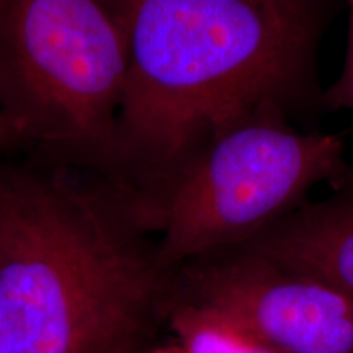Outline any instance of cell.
Returning a JSON list of instances; mask_svg holds the SVG:
<instances>
[{
	"label": "cell",
	"instance_id": "obj_1",
	"mask_svg": "<svg viewBox=\"0 0 353 353\" xmlns=\"http://www.w3.org/2000/svg\"><path fill=\"white\" fill-rule=\"evenodd\" d=\"M126 39L113 182L145 221L210 143L316 92L332 0H107Z\"/></svg>",
	"mask_w": 353,
	"mask_h": 353
},
{
	"label": "cell",
	"instance_id": "obj_2",
	"mask_svg": "<svg viewBox=\"0 0 353 353\" xmlns=\"http://www.w3.org/2000/svg\"><path fill=\"white\" fill-rule=\"evenodd\" d=\"M148 231L99 172H0V353L134 352L170 280Z\"/></svg>",
	"mask_w": 353,
	"mask_h": 353
},
{
	"label": "cell",
	"instance_id": "obj_3",
	"mask_svg": "<svg viewBox=\"0 0 353 353\" xmlns=\"http://www.w3.org/2000/svg\"><path fill=\"white\" fill-rule=\"evenodd\" d=\"M126 39L107 0H3L0 113L50 161L113 182Z\"/></svg>",
	"mask_w": 353,
	"mask_h": 353
},
{
	"label": "cell",
	"instance_id": "obj_4",
	"mask_svg": "<svg viewBox=\"0 0 353 353\" xmlns=\"http://www.w3.org/2000/svg\"><path fill=\"white\" fill-rule=\"evenodd\" d=\"M341 136L301 132L288 117L262 114L206 145L149 214L161 234L157 257L172 273L252 241L306 200L322 182L347 175Z\"/></svg>",
	"mask_w": 353,
	"mask_h": 353
},
{
	"label": "cell",
	"instance_id": "obj_5",
	"mask_svg": "<svg viewBox=\"0 0 353 353\" xmlns=\"http://www.w3.org/2000/svg\"><path fill=\"white\" fill-rule=\"evenodd\" d=\"M175 270L174 294L236 317L283 353H353V301L316 278L244 249Z\"/></svg>",
	"mask_w": 353,
	"mask_h": 353
},
{
	"label": "cell",
	"instance_id": "obj_6",
	"mask_svg": "<svg viewBox=\"0 0 353 353\" xmlns=\"http://www.w3.org/2000/svg\"><path fill=\"white\" fill-rule=\"evenodd\" d=\"M334 188V195L303 203L236 249L316 278L353 301V170Z\"/></svg>",
	"mask_w": 353,
	"mask_h": 353
},
{
	"label": "cell",
	"instance_id": "obj_7",
	"mask_svg": "<svg viewBox=\"0 0 353 353\" xmlns=\"http://www.w3.org/2000/svg\"><path fill=\"white\" fill-rule=\"evenodd\" d=\"M165 296L170 327L185 353H283L236 317L192 301Z\"/></svg>",
	"mask_w": 353,
	"mask_h": 353
},
{
	"label": "cell",
	"instance_id": "obj_8",
	"mask_svg": "<svg viewBox=\"0 0 353 353\" xmlns=\"http://www.w3.org/2000/svg\"><path fill=\"white\" fill-rule=\"evenodd\" d=\"M348 3V41H347V57L341 77L332 83L324 94L325 105L330 108H345L353 110V0H347Z\"/></svg>",
	"mask_w": 353,
	"mask_h": 353
},
{
	"label": "cell",
	"instance_id": "obj_9",
	"mask_svg": "<svg viewBox=\"0 0 353 353\" xmlns=\"http://www.w3.org/2000/svg\"><path fill=\"white\" fill-rule=\"evenodd\" d=\"M20 143V139L17 138V134L13 132V130L8 125V121L3 118V114L0 113V151L2 149H8L13 148Z\"/></svg>",
	"mask_w": 353,
	"mask_h": 353
},
{
	"label": "cell",
	"instance_id": "obj_10",
	"mask_svg": "<svg viewBox=\"0 0 353 353\" xmlns=\"http://www.w3.org/2000/svg\"><path fill=\"white\" fill-rule=\"evenodd\" d=\"M156 353H185L182 348H179V350H159Z\"/></svg>",
	"mask_w": 353,
	"mask_h": 353
},
{
	"label": "cell",
	"instance_id": "obj_11",
	"mask_svg": "<svg viewBox=\"0 0 353 353\" xmlns=\"http://www.w3.org/2000/svg\"><path fill=\"white\" fill-rule=\"evenodd\" d=\"M2 3H3V0H0V7H2Z\"/></svg>",
	"mask_w": 353,
	"mask_h": 353
}]
</instances>
